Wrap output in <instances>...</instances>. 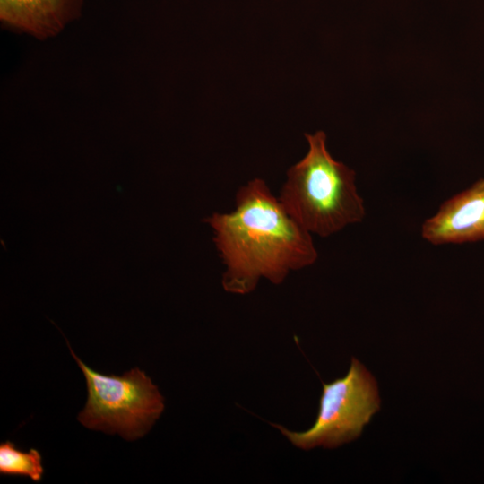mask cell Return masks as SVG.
<instances>
[{
  "mask_svg": "<svg viewBox=\"0 0 484 484\" xmlns=\"http://www.w3.org/2000/svg\"><path fill=\"white\" fill-rule=\"evenodd\" d=\"M39 452L34 448L28 452L17 449L13 443L0 444V473L4 475L28 476L40 481L44 473Z\"/></svg>",
  "mask_w": 484,
  "mask_h": 484,
  "instance_id": "obj_7",
  "label": "cell"
},
{
  "mask_svg": "<svg viewBox=\"0 0 484 484\" xmlns=\"http://www.w3.org/2000/svg\"><path fill=\"white\" fill-rule=\"evenodd\" d=\"M421 236L436 246L484 240V177L445 201L423 222Z\"/></svg>",
  "mask_w": 484,
  "mask_h": 484,
  "instance_id": "obj_5",
  "label": "cell"
},
{
  "mask_svg": "<svg viewBox=\"0 0 484 484\" xmlns=\"http://www.w3.org/2000/svg\"><path fill=\"white\" fill-rule=\"evenodd\" d=\"M308 151L287 171L279 200L287 213L312 235L329 237L366 216L355 171L335 160L323 131L306 134Z\"/></svg>",
  "mask_w": 484,
  "mask_h": 484,
  "instance_id": "obj_2",
  "label": "cell"
},
{
  "mask_svg": "<svg viewBox=\"0 0 484 484\" xmlns=\"http://www.w3.org/2000/svg\"><path fill=\"white\" fill-rule=\"evenodd\" d=\"M81 5L82 0H0V20L44 39L59 32L75 18Z\"/></svg>",
  "mask_w": 484,
  "mask_h": 484,
  "instance_id": "obj_6",
  "label": "cell"
},
{
  "mask_svg": "<svg viewBox=\"0 0 484 484\" xmlns=\"http://www.w3.org/2000/svg\"><path fill=\"white\" fill-rule=\"evenodd\" d=\"M204 221L213 231L225 266L221 284L229 293L248 294L262 278L281 284L318 257L312 234L287 213L262 178L239 187L232 212H214Z\"/></svg>",
  "mask_w": 484,
  "mask_h": 484,
  "instance_id": "obj_1",
  "label": "cell"
},
{
  "mask_svg": "<svg viewBox=\"0 0 484 484\" xmlns=\"http://www.w3.org/2000/svg\"><path fill=\"white\" fill-rule=\"evenodd\" d=\"M70 353L82 369L88 399L77 419L86 428L118 433L126 440L143 437L164 410V399L151 378L138 367L122 376H105Z\"/></svg>",
  "mask_w": 484,
  "mask_h": 484,
  "instance_id": "obj_3",
  "label": "cell"
},
{
  "mask_svg": "<svg viewBox=\"0 0 484 484\" xmlns=\"http://www.w3.org/2000/svg\"><path fill=\"white\" fill-rule=\"evenodd\" d=\"M379 409L375 377L359 360L352 358L344 377L324 384L318 414L309 429L295 432L279 424L272 425L303 450L316 446L335 448L359 437Z\"/></svg>",
  "mask_w": 484,
  "mask_h": 484,
  "instance_id": "obj_4",
  "label": "cell"
}]
</instances>
